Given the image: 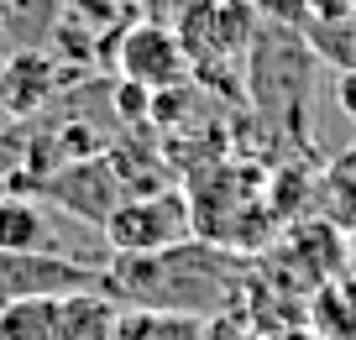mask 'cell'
<instances>
[{
  "mask_svg": "<svg viewBox=\"0 0 356 340\" xmlns=\"http://www.w3.org/2000/svg\"><path fill=\"white\" fill-rule=\"evenodd\" d=\"M236 277H241V257L194 236V241L173 246V252L105 262L100 288L126 309H173V314L204 319L215 304L231 298Z\"/></svg>",
  "mask_w": 356,
  "mask_h": 340,
  "instance_id": "6da1fadb",
  "label": "cell"
},
{
  "mask_svg": "<svg viewBox=\"0 0 356 340\" xmlns=\"http://www.w3.org/2000/svg\"><path fill=\"white\" fill-rule=\"evenodd\" d=\"M314 58L320 53L283 22L257 26V37H252V68H246L252 105H257L262 121L283 126L289 136H299V121H304V110H309Z\"/></svg>",
  "mask_w": 356,
  "mask_h": 340,
  "instance_id": "7a4b0ae2",
  "label": "cell"
},
{
  "mask_svg": "<svg viewBox=\"0 0 356 340\" xmlns=\"http://www.w3.org/2000/svg\"><path fill=\"white\" fill-rule=\"evenodd\" d=\"M173 32H178V42H184L194 84H215V79L236 84L231 63L252 53L257 16H252L246 0H184Z\"/></svg>",
  "mask_w": 356,
  "mask_h": 340,
  "instance_id": "3957f363",
  "label": "cell"
},
{
  "mask_svg": "<svg viewBox=\"0 0 356 340\" xmlns=\"http://www.w3.org/2000/svg\"><path fill=\"white\" fill-rule=\"evenodd\" d=\"M100 241L111 257H152L194 241V209L184 188H157V194H131L111 209L100 225Z\"/></svg>",
  "mask_w": 356,
  "mask_h": 340,
  "instance_id": "277c9868",
  "label": "cell"
},
{
  "mask_svg": "<svg viewBox=\"0 0 356 340\" xmlns=\"http://www.w3.org/2000/svg\"><path fill=\"white\" fill-rule=\"evenodd\" d=\"M115 68L121 79L142 84L147 95H163L173 84H189V58H184V42L168 22H131L121 37H115Z\"/></svg>",
  "mask_w": 356,
  "mask_h": 340,
  "instance_id": "5b68a950",
  "label": "cell"
},
{
  "mask_svg": "<svg viewBox=\"0 0 356 340\" xmlns=\"http://www.w3.org/2000/svg\"><path fill=\"white\" fill-rule=\"evenodd\" d=\"M42 194L53 199L63 215L84 220V225H105L111 209L126 199V188H121L115 163L100 152V157H84V163H68V168H58V173H47Z\"/></svg>",
  "mask_w": 356,
  "mask_h": 340,
  "instance_id": "8992f818",
  "label": "cell"
},
{
  "mask_svg": "<svg viewBox=\"0 0 356 340\" xmlns=\"http://www.w3.org/2000/svg\"><path fill=\"white\" fill-rule=\"evenodd\" d=\"M89 283H95V273L63 262L58 252H0V304L74 293V288H89Z\"/></svg>",
  "mask_w": 356,
  "mask_h": 340,
  "instance_id": "52a82bcc",
  "label": "cell"
},
{
  "mask_svg": "<svg viewBox=\"0 0 356 340\" xmlns=\"http://www.w3.org/2000/svg\"><path fill=\"white\" fill-rule=\"evenodd\" d=\"M58 89V63L47 53H11L0 68V115H37Z\"/></svg>",
  "mask_w": 356,
  "mask_h": 340,
  "instance_id": "ba28073f",
  "label": "cell"
},
{
  "mask_svg": "<svg viewBox=\"0 0 356 340\" xmlns=\"http://www.w3.org/2000/svg\"><path fill=\"white\" fill-rule=\"evenodd\" d=\"M115 319L121 304L100 283L58 293V340H115Z\"/></svg>",
  "mask_w": 356,
  "mask_h": 340,
  "instance_id": "9c48e42d",
  "label": "cell"
},
{
  "mask_svg": "<svg viewBox=\"0 0 356 340\" xmlns=\"http://www.w3.org/2000/svg\"><path fill=\"white\" fill-rule=\"evenodd\" d=\"M53 246V225L37 199L0 194V252H47Z\"/></svg>",
  "mask_w": 356,
  "mask_h": 340,
  "instance_id": "30bf717a",
  "label": "cell"
},
{
  "mask_svg": "<svg viewBox=\"0 0 356 340\" xmlns=\"http://www.w3.org/2000/svg\"><path fill=\"white\" fill-rule=\"evenodd\" d=\"M115 340H204V319L173 309H121Z\"/></svg>",
  "mask_w": 356,
  "mask_h": 340,
  "instance_id": "8fae6325",
  "label": "cell"
},
{
  "mask_svg": "<svg viewBox=\"0 0 356 340\" xmlns=\"http://www.w3.org/2000/svg\"><path fill=\"white\" fill-rule=\"evenodd\" d=\"M0 340H58V293L0 304Z\"/></svg>",
  "mask_w": 356,
  "mask_h": 340,
  "instance_id": "7c38bea8",
  "label": "cell"
},
{
  "mask_svg": "<svg viewBox=\"0 0 356 340\" xmlns=\"http://www.w3.org/2000/svg\"><path fill=\"white\" fill-rule=\"evenodd\" d=\"M314 204H320V220H330L341 236H356V173L335 163L330 173L314 184Z\"/></svg>",
  "mask_w": 356,
  "mask_h": 340,
  "instance_id": "4fadbf2b",
  "label": "cell"
},
{
  "mask_svg": "<svg viewBox=\"0 0 356 340\" xmlns=\"http://www.w3.org/2000/svg\"><path fill=\"white\" fill-rule=\"evenodd\" d=\"M126 11H131L126 0H68V16H74L84 32H100L105 47H115V37L131 26V22H126Z\"/></svg>",
  "mask_w": 356,
  "mask_h": 340,
  "instance_id": "5bb4252c",
  "label": "cell"
},
{
  "mask_svg": "<svg viewBox=\"0 0 356 340\" xmlns=\"http://www.w3.org/2000/svg\"><path fill=\"white\" fill-rule=\"evenodd\" d=\"M111 105H115V115H121V121H152V95H147L142 84H131V79H121V84H115V95H111Z\"/></svg>",
  "mask_w": 356,
  "mask_h": 340,
  "instance_id": "9a60e30c",
  "label": "cell"
},
{
  "mask_svg": "<svg viewBox=\"0 0 356 340\" xmlns=\"http://www.w3.org/2000/svg\"><path fill=\"white\" fill-rule=\"evenodd\" d=\"M335 105H341V115L356 126V68H346V74L335 79Z\"/></svg>",
  "mask_w": 356,
  "mask_h": 340,
  "instance_id": "2e32d148",
  "label": "cell"
},
{
  "mask_svg": "<svg viewBox=\"0 0 356 340\" xmlns=\"http://www.w3.org/2000/svg\"><path fill=\"white\" fill-rule=\"evenodd\" d=\"M6 63H11V47H6V37H0V68H6Z\"/></svg>",
  "mask_w": 356,
  "mask_h": 340,
  "instance_id": "e0dca14e",
  "label": "cell"
},
{
  "mask_svg": "<svg viewBox=\"0 0 356 340\" xmlns=\"http://www.w3.org/2000/svg\"><path fill=\"white\" fill-rule=\"evenodd\" d=\"M0 126H6V115H0Z\"/></svg>",
  "mask_w": 356,
  "mask_h": 340,
  "instance_id": "ac0fdd59",
  "label": "cell"
}]
</instances>
